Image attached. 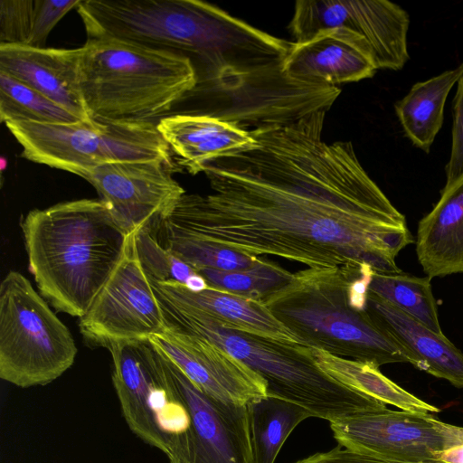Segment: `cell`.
<instances>
[{
	"label": "cell",
	"instance_id": "cell-1",
	"mask_svg": "<svg viewBox=\"0 0 463 463\" xmlns=\"http://www.w3.org/2000/svg\"><path fill=\"white\" fill-rule=\"evenodd\" d=\"M326 112L250 130L256 146L206 164L212 192L185 193L156 232L308 268L402 271L406 219L351 142L323 140Z\"/></svg>",
	"mask_w": 463,
	"mask_h": 463
},
{
	"label": "cell",
	"instance_id": "cell-2",
	"mask_svg": "<svg viewBox=\"0 0 463 463\" xmlns=\"http://www.w3.org/2000/svg\"><path fill=\"white\" fill-rule=\"evenodd\" d=\"M20 225L40 294L56 310L83 317L121 260L130 233L100 198L32 210Z\"/></svg>",
	"mask_w": 463,
	"mask_h": 463
},
{
	"label": "cell",
	"instance_id": "cell-3",
	"mask_svg": "<svg viewBox=\"0 0 463 463\" xmlns=\"http://www.w3.org/2000/svg\"><path fill=\"white\" fill-rule=\"evenodd\" d=\"M79 85L90 118L150 121L193 92L197 75L184 55L98 38L80 47Z\"/></svg>",
	"mask_w": 463,
	"mask_h": 463
},
{
	"label": "cell",
	"instance_id": "cell-4",
	"mask_svg": "<svg viewBox=\"0 0 463 463\" xmlns=\"http://www.w3.org/2000/svg\"><path fill=\"white\" fill-rule=\"evenodd\" d=\"M364 267L299 270L261 301L305 345L377 367L411 364L408 354L367 309L355 310L348 302V286Z\"/></svg>",
	"mask_w": 463,
	"mask_h": 463
},
{
	"label": "cell",
	"instance_id": "cell-5",
	"mask_svg": "<svg viewBox=\"0 0 463 463\" xmlns=\"http://www.w3.org/2000/svg\"><path fill=\"white\" fill-rule=\"evenodd\" d=\"M156 296L168 326L220 346L264 379L268 395L295 402L306 408L312 417L331 422L387 408L383 402L324 373L316 364L307 345L225 329L195 309Z\"/></svg>",
	"mask_w": 463,
	"mask_h": 463
},
{
	"label": "cell",
	"instance_id": "cell-6",
	"mask_svg": "<svg viewBox=\"0 0 463 463\" xmlns=\"http://www.w3.org/2000/svg\"><path fill=\"white\" fill-rule=\"evenodd\" d=\"M112 383L130 430L168 463H191L194 420L173 361L149 339L113 343Z\"/></svg>",
	"mask_w": 463,
	"mask_h": 463
},
{
	"label": "cell",
	"instance_id": "cell-7",
	"mask_svg": "<svg viewBox=\"0 0 463 463\" xmlns=\"http://www.w3.org/2000/svg\"><path fill=\"white\" fill-rule=\"evenodd\" d=\"M88 39L110 38L189 58L194 66L213 50L224 11L200 0H80Z\"/></svg>",
	"mask_w": 463,
	"mask_h": 463
},
{
	"label": "cell",
	"instance_id": "cell-8",
	"mask_svg": "<svg viewBox=\"0 0 463 463\" xmlns=\"http://www.w3.org/2000/svg\"><path fill=\"white\" fill-rule=\"evenodd\" d=\"M5 124L23 147L24 158L80 177L108 163L172 162L168 145L151 121L9 120Z\"/></svg>",
	"mask_w": 463,
	"mask_h": 463
},
{
	"label": "cell",
	"instance_id": "cell-9",
	"mask_svg": "<svg viewBox=\"0 0 463 463\" xmlns=\"http://www.w3.org/2000/svg\"><path fill=\"white\" fill-rule=\"evenodd\" d=\"M75 341L22 273L0 284V377L21 388L51 383L74 363Z\"/></svg>",
	"mask_w": 463,
	"mask_h": 463
},
{
	"label": "cell",
	"instance_id": "cell-10",
	"mask_svg": "<svg viewBox=\"0 0 463 463\" xmlns=\"http://www.w3.org/2000/svg\"><path fill=\"white\" fill-rule=\"evenodd\" d=\"M406 10L387 0H299L289 29L295 42L317 33L345 30L363 45L376 69L402 70L410 59Z\"/></svg>",
	"mask_w": 463,
	"mask_h": 463
},
{
	"label": "cell",
	"instance_id": "cell-11",
	"mask_svg": "<svg viewBox=\"0 0 463 463\" xmlns=\"http://www.w3.org/2000/svg\"><path fill=\"white\" fill-rule=\"evenodd\" d=\"M79 327L88 345L105 348L117 342L147 340L166 330L160 301L137 254L136 232L129 234L121 260L80 317Z\"/></svg>",
	"mask_w": 463,
	"mask_h": 463
},
{
	"label": "cell",
	"instance_id": "cell-12",
	"mask_svg": "<svg viewBox=\"0 0 463 463\" xmlns=\"http://www.w3.org/2000/svg\"><path fill=\"white\" fill-rule=\"evenodd\" d=\"M330 428L340 446L391 463H440L439 452L463 441V427L388 408L331 421Z\"/></svg>",
	"mask_w": 463,
	"mask_h": 463
},
{
	"label": "cell",
	"instance_id": "cell-13",
	"mask_svg": "<svg viewBox=\"0 0 463 463\" xmlns=\"http://www.w3.org/2000/svg\"><path fill=\"white\" fill-rule=\"evenodd\" d=\"M172 172V162L127 161L104 164L82 178L97 190L118 222L131 233L143 228L153 231L185 194Z\"/></svg>",
	"mask_w": 463,
	"mask_h": 463
},
{
	"label": "cell",
	"instance_id": "cell-14",
	"mask_svg": "<svg viewBox=\"0 0 463 463\" xmlns=\"http://www.w3.org/2000/svg\"><path fill=\"white\" fill-rule=\"evenodd\" d=\"M207 395L227 403L248 405L268 395L256 372L207 339L175 326L149 339Z\"/></svg>",
	"mask_w": 463,
	"mask_h": 463
},
{
	"label": "cell",
	"instance_id": "cell-15",
	"mask_svg": "<svg viewBox=\"0 0 463 463\" xmlns=\"http://www.w3.org/2000/svg\"><path fill=\"white\" fill-rule=\"evenodd\" d=\"M282 71L297 81L336 87L372 78L377 69L354 36L332 29L307 41L292 43Z\"/></svg>",
	"mask_w": 463,
	"mask_h": 463
},
{
	"label": "cell",
	"instance_id": "cell-16",
	"mask_svg": "<svg viewBox=\"0 0 463 463\" xmlns=\"http://www.w3.org/2000/svg\"><path fill=\"white\" fill-rule=\"evenodd\" d=\"M80 48L0 44V71L48 97L81 120L90 118L79 85Z\"/></svg>",
	"mask_w": 463,
	"mask_h": 463
},
{
	"label": "cell",
	"instance_id": "cell-17",
	"mask_svg": "<svg viewBox=\"0 0 463 463\" xmlns=\"http://www.w3.org/2000/svg\"><path fill=\"white\" fill-rule=\"evenodd\" d=\"M152 284L158 296L176 305L195 309L225 329L283 343L304 345L261 300L210 286L203 291L193 292L175 281L152 280Z\"/></svg>",
	"mask_w": 463,
	"mask_h": 463
},
{
	"label": "cell",
	"instance_id": "cell-18",
	"mask_svg": "<svg viewBox=\"0 0 463 463\" xmlns=\"http://www.w3.org/2000/svg\"><path fill=\"white\" fill-rule=\"evenodd\" d=\"M156 127L179 165L192 175L217 158L256 146L250 130L205 114L165 117Z\"/></svg>",
	"mask_w": 463,
	"mask_h": 463
},
{
	"label": "cell",
	"instance_id": "cell-19",
	"mask_svg": "<svg viewBox=\"0 0 463 463\" xmlns=\"http://www.w3.org/2000/svg\"><path fill=\"white\" fill-rule=\"evenodd\" d=\"M366 309L404 349L411 364L463 387V353L439 335L391 304L367 295Z\"/></svg>",
	"mask_w": 463,
	"mask_h": 463
},
{
	"label": "cell",
	"instance_id": "cell-20",
	"mask_svg": "<svg viewBox=\"0 0 463 463\" xmlns=\"http://www.w3.org/2000/svg\"><path fill=\"white\" fill-rule=\"evenodd\" d=\"M416 252L429 279L463 274V175L445 184L418 224Z\"/></svg>",
	"mask_w": 463,
	"mask_h": 463
},
{
	"label": "cell",
	"instance_id": "cell-21",
	"mask_svg": "<svg viewBox=\"0 0 463 463\" xmlns=\"http://www.w3.org/2000/svg\"><path fill=\"white\" fill-rule=\"evenodd\" d=\"M463 76V62L426 80L416 82L394 105L406 137L425 153L442 128L449 93Z\"/></svg>",
	"mask_w": 463,
	"mask_h": 463
},
{
	"label": "cell",
	"instance_id": "cell-22",
	"mask_svg": "<svg viewBox=\"0 0 463 463\" xmlns=\"http://www.w3.org/2000/svg\"><path fill=\"white\" fill-rule=\"evenodd\" d=\"M316 364L340 383L402 411L436 413L440 410L407 392L383 375L376 365L308 346Z\"/></svg>",
	"mask_w": 463,
	"mask_h": 463
},
{
	"label": "cell",
	"instance_id": "cell-23",
	"mask_svg": "<svg viewBox=\"0 0 463 463\" xmlns=\"http://www.w3.org/2000/svg\"><path fill=\"white\" fill-rule=\"evenodd\" d=\"M254 463H274L285 440L304 420V407L267 395L247 405Z\"/></svg>",
	"mask_w": 463,
	"mask_h": 463
},
{
	"label": "cell",
	"instance_id": "cell-24",
	"mask_svg": "<svg viewBox=\"0 0 463 463\" xmlns=\"http://www.w3.org/2000/svg\"><path fill=\"white\" fill-rule=\"evenodd\" d=\"M368 294L380 298L443 335L430 279L400 272L373 271Z\"/></svg>",
	"mask_w": 463,
	"mask_h": 463
},
{
	"label": "cell",
	"instance_id": "cell-25",
	"mask_svg": "<svg viewBox=\"0 0 463 463\" xmlns=\"http://www.w3.org/2000/svg\"><path fill=\"white\" fill-rule=\"evenodd\" d=\"M0 118L47 124L73 123L80 119L48 97L0 71Z\"/></svg>",
	"mask_w": 463,
	"mask_h": 463
},
{
	"label": "cell",
	"instance_id": "cell-26",
	"mask_svg": "<svg viewBox=\"0 0 463 463\" xmlns=\"http://www.w3.org/2000/svg\"><path fill=\"white\" fill-rule=\"evenodd\" d=\"M197 272L210 287L256 300H262L270 292L287 284L293 276L278 263L265 258L243 270L225 272L204 268Z\"/></svg>",
	"mask_w": 463,
	"mask_h": 463
},
{
	"label": "cell",
	"instance_id": "cell-27",
	"mask_svg": "<svg viewBox=\"0 0 463 463\" xmlns=\"http://www.w3.org/2000/svg\"><path fill=\"white\" fill-rule=\"evenodd\" d=\"M155 235L164 247L196 271L204 268L225 272L239 271L255 266L262 259L205 241L162 233H155Z\"/></svg>",
	"mask_w": 463,
	"mask_h": 463
},
{
	"label": "cell",
	"instance_id": "cell-28",
	"mask_svg": "<svg viewBox=\"0 0 463 463\" xmlns=\"http://www.w3.org/2000/svg\"><path fill=\"white\" fill-rule=\"evenodd\" d=\"M137 250L146 273L151 280L175 281L185 285L197 273L189 264L164 247L151 229L136 232Z\"/></svg>",
	"mask_w": 463,
	"mask_h": 463
},
{
	"label": "cell",
	"instance_id": "cell-29",
	"mask_svg": "<svg viewBox=\"0 0 463 463\" xmlns=\"http://www.w3.org/2000/svg\"><path fill=\"white\" fill-rule=\"evenodd\" d=\"M35 18V0L0 1V44H29Z\"/></svg>",
	"mask_w": 463,
	"mask_h": 463
},
{
	"label": "cell",
	"instance_id": "cell-30",
	"mask_svg": "<svg viewBox=\"0 0 463 463\" xmlns=\"http://www.w3.org/2000/svg\"><path fill=\"white\" fill-rule=\"evenodd\" d=\"M80 0H35V18L33 33L27 46L44 48L52 28L71 9L77 8Z\"/></svg>",
	"mask_w": 463,
	"mask_h": 463
},
{
	"label": "cell",
	"instance_id": "cell-31",
	"mask_svg": "<svg viewBox=\"0 0 463 463\" xmlns=\"http://www.w3.org/2000/svg\"><path fill=\"white\" fill-rule=\"evenodd\" d=\"M445 174V184H449L463 175V76L457 83L453 99L451 149Z\"/></svg>",
	"mask_w": 463,
	"mask_h": 463
},
{
	"label": "cell",
	"instance_id": "cell-32",
	"mask_svg": "<svg viewBox=\"0 0 463 463\" xmlns=\"http://www.w3.org/2000/svg\"><path fill=\"white\" fill-rule=\"evenodd\" d=\"M296 463H391L354 449L338 446L326 452H318Z\"/></svg>",
	"mask_w": 463,
	"mask_h": 463
},
{
	"label": "cell",
	"instance_id": "cell-33",
	"mask_svg": "<svg viewBox=\"0 0 463 463\" xmlns=\"http://www.w3.org/2000/svg\"><path fill=\"white\" fill-rule=\"evenodd\" d=\"M374 270L370 266H364L359 278L353 280L347 288L348 302L355 310L366 309L368 286Z\"/></svg>",
	"mask_w": 463,
	"mask_h": 463
},
{
	"label": "cell",
	"instance_id": "cell-34",
	"mask_svg": "<svg viewBox=\"0 0 463 463\" xmlns=\"http://www.w3.org/2000/svg\"><path fill=\"white\" fill-rule=\"evenodd\" d=\"M437 458L439 461L443 463H463V441L457 446L439 452Z\"/></svg>",
	"mask_w": 463,
	"mask_h": 463
},
{
	"label": "cell",
	"instance_id": "cell-35",
	"mask_svg": "<svg viewBox=\"0 0 463 463\" xmlns=\"http://www.w3.org/2000/svg\"><path fill=\"white\" fill-rule=\"evenodd\" d=\"M184 286L193 292L203 291L209 287L206 279L198 272L191 276Z\"/></svg>",
	"mask_w": 463,
	"mask_h": 463
},
{
	"label": "cell",
	"instance_id": "cell-36",
	"mask_svg": "<svg viewBox=\"0 0 463 463\" xmlns=\"http://www.w3.org/2000/svg\"><path fill=\"white\" fill-rule=\"evenodd\" d=\"M440 463H443V462H440Z\"/></svg>",
	"mask_w": 463,
	"mask_h": 463
}]
</instances>
